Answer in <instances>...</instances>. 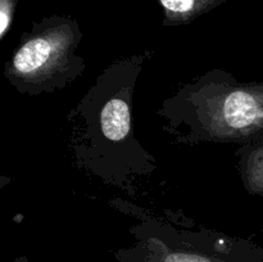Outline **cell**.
I'll use <instances>...</instances> for the list:
<instances>
[{
  "label": "cell",
  "instance_id": "obj_1",
  "mask_svg": "<svg viewBox=\"0 0 263 262\" xmlns=\"http://www.w3.org/2000/svg\"><path fill=\"white\" fill-rule=\"evenodd\" d=\"M223 115L231 127L244 128L263 120V108L249 92L234 91L226 98Z\"/></svg>",
  "mask_w": 263,
  "mask_h": 262
},
{
  "label": "cell",
  "instance_id": "obj_2",
  "mask_svg": "<svg viewBox=\"0 0 263 262\" xmlns=\"http://www.w3.org/2000/svg\"><path fill=\"white\" fill-rule=\"evenodd\" d=\"M54 41L48 38H37L27 41L14 57L15 69L21 73H31L43 68L55 53Z\"/></svg>",
  "mask_w": 263,
  "mask_h": 262
},
{
  "label": "cell",
  "instance_id": "obj_3",
  "mask_svg": "<svg viewBox=\"0 0 263 262\" xmlns=\"http://www.w3.org/2000/svg\"><path fill=\"white\" fill-rule=\"evenodd\" d=\"M130 110L121 99H113L105 104L102 112L103 134L109 140H122L130 131Z\"/></svg>",
  "mask_w": 263,
  "mask_h": 262
},
{
  "label": "cell",
  "instance_id": "obj_4",
  "mask_svg": "<svg viewBox=\"0 0 263 262\" xmlns=\"http://www.w3.org/2000/svg\"><path fill=\"white\" fill-rule=\"evenodd\" d=\"M141 262H241V261H223L218 257L210 256V254L200 253L194 251H182V249H172V251L151 252L145 261Z\"/></svg>",
  "mask_w": 263,
  "mask_h": 262
},
{
  "label": "cell",
  "instance_id": "obj_5",
  "mask_svg": "<svg viewBox=\"0 0 263 262\" xmlns=\"http://www.w3.org/2000/svg\"><path fill=\"white\" fill-rule=\"evenodd\" d=\"M164 9L175 14H187L194 12L203 0H159Z\"/></svg>",
  "mask_w": 263,
  "mask_h": 262
},
{
  "label": "cell",
  "instance_id": "obj_6",
  "mask_svg": "<svg viewBox=\"0 0 263 262\" xmlns=\"http://www.w3.org/2000/svg\"><path fill=\"white\" fill-rule=\"evenodd\" d=\"M14 0H0V36H4L10 25Z\"/></svg>",
  "mask_w": 263,
  "mask_h": 262
},
{
  "label": "cell",
  "instance_id": "obj_7",
  "mask_svg": "<svg viewBox=\"0 0 263 262\" xmlns=\"http://www.w3.org/2000/svg\"><path fill=\"white\" fill-rule=\"evenodd\" d=\"M17 262H25V261H21V259H18V261Z\"/></svg>",
  "mask_w": 263,
  "mask_h": 262
}]
</instances>
